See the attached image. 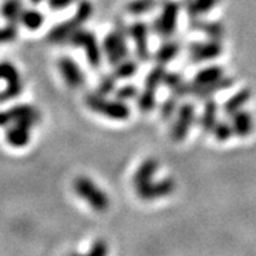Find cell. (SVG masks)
<instances>
[{"label": "cell", "instance_id": "obj_13", "mask_svg": "<svg viewBox=\"0 0 256 256\" xmlns=\"http://www.w3.org/2000/svg\"><path fill=\"white\" fill-rule=\"evenodd\" d=\"M194 22L196 30H201L202 33H205L212 40H220L224 37V28L220 23H204V22H198V18H195Z\"/></svg>", "mask_w": 256, "mask_h": 256}, {"label": "cell", "instance_id": "obj_7", "mask_svg": "<svg viewBox=\"0 0 256 256\" xmlns=\"http://www.w3.org/2000/svg\"><path fill=\"white\" fill-rule=\"evenodd\" d=\"M216 122H218V104L212 98H208L200 118V127L205 134H210Z\"/></svg>", "mask_w": 256, "mask_h": 256}, {"label": "cell", "instance_id": "obj_15", "mask_svg": "<svg viewBox=\"0 0 256 256\" xmlns=\"http://www.w3.org/2000/svg\"><path fill=\"white\" fill-rule=\"evenodd\" d=\"M176 101H178V97L171 96V97L162 104V107H161V116H162V118L168 120L171 118L174 114H176V110H178V102H176Z\"/></svg>", "mask_w": 256, "mask_h": 256}, {"label": "cell", "instance_id": "obj_2", "mask_svg": "<svg viewBox=\"0 0 256 256\" xmlns=\"http://www.w3.org/2000/svg\"><path fill=\"white\" fill-rule=\"evenodd\" d=\"M195 107L190 102H184L182 106L178 107L176 110V118H175L172 128H171V138L175 142L184 141L188 137L191 127L195 121Z\"/></svg>", "mask_w": 256, "mask_h": 256}, {"label": "cell", "instance_id": "obj_10", "mask_svg": "<svg viewBox=\"0 0 256 256\" xmlns=\"http://www.w3.org/2000/svg\"><path fill=\"white\" fill-rule=\"evenodd\" d=\"M218 4V0H188L186 10L191 18H200V16L208 13Z\"/></svg>", "mask_w": 256, "mask_h": 256}, {"label": "cell", "instance_id": "obj_14", "mask_svg": "<svg viewBox=\"0 0 256 256\" xmlns=\"http://www.w3.org/2000/svg\"><path fill=\"white\" fill-rule=\"evenodd\" d=\"M210 134H214V137L216 138V141H220V142H225L232 136H235L232 126L229 122H225V121H218Z\"/></svg>", "mask_w": 256, "mask_h": 256}, {"label": "cell", "instance_id": "obj_12", "mask_svg": "<svg viewBox=\"0 0 256 256\" xmlns=\"http://www.w3.org/2000/svg\"><path fill=\"white\" fill-rule=\"evenodd\" d=\"M132 36L136 40V44H137L138 54L141 58H146L148 56V42H146V24L142 23H138L132 28Z\"/></svg>", "mask_w": 256, "mask_h": 256}, {"label": "cell", "instance_id": "obj_3", "mask_svg": "<svg viewBox=\"0 0 256 256\" xmlns=\"http://www.w3.org/2000/svg\"><path fill=\"white\" fill-rule=\"evenodd\" d=\"M180 16V6L175 2H168L162 8L161 14L154 22V30L158 36L168 38L175 33Z\"/></svg>", "mask_w": 256, "mask_h": 256}, {"label": "cell", "instance_id": "obj_11", "mask_svg": "<svg viewBox=\"0 0 256 256\" xmlns=\"http://www.w3.org/2000/svg\"><path fill=\"white\" fill-rule=\"evenodd\" d=\"M180 53V44L176 42H166L156 52V60L160 64L170 63Z\"/></svg>", "mask_w": 256, "mask_h": 256}, {"label": "cell", "instance_id": "obj_5", "mask_svg": "<svg viewBox=\"0 0 256 256\" xmlns=\"http://www.w3.org/2000/svg\"><path fill=\"white\" fill-rule=\"evenodd\" d=\"M232 86H234V78H230V77H222L218 82L206 84V86H195L191 82V94L195 96L196 98L208 100V98H212V96H215L216 92L230 88Z\"/></svg>", "mask_w": 256, "mask_h": 256}, {"label": "cell", "instance_id": "obj_16", "mask_svg": "<svg viewBox=\"0 0 256 256\" xmlns=\"http://www.w3.org/2000/svg\"><path fill=\"white\" fill-rule=\"evenodd\" d=\"M156 6V0H136L131 6H130V10L132 13H144V12H148Z\"/></svg>", "mask_w": 256, "mask_h": 256}, {"label": "cell", "instance_id": "obj_4", "mask_svg": "<svg viewBox=\"0 0 256 256\" xmlns=\"http://www.w3.org/2000/svg\"><path fill=\"white\" fill-rule=\"evenodd\" d=\"M222 54V46L220 40H212L208 42H200V43H191L188 47V56L192 63H204L215 60Z\"/></svg>", "mask_w": 256, "mask_h": 256}, {"label": "cell", "instance_id": "obj_8", "mask_svg": "<svg viewBox=\"0 0 256 256\" xmlns=\"http://www.w3.org/2000/svg\"><path fill=\"white\" fill-rule=\"evenodd\" d=\"M250 96H252V92H250L249 88L239 90L236 94H234L230 98H228V100L224 102V107H222L224 114L228 116V117H232L239 110H244V107L246 106L248 101L250 100Z\"/></svg>", "mask_w": 256, "mask_h": 256}, {"label": "cell", "instance_id": "obj_1", "mask_svg": "<svg viewBox=\"0 0 256 256\" xmlns=\"http://www.w3.org/2000/svg\"><path fill=\"white\" fill-rule=\"evenodd\" d=\"M158 170V164L154 160H148L144 164L140 166V170L136 174L134 182H136V190L140 194V196L146 200H156V198H162L170 194H172L175 190L174 180L166 178L160 182H154L152 178Z\"/></svg>", "mask_w": 256, "mask_h": 256}, {"label": "cell", "instance_id": "obj_6", "mask_svg": "<svg viewBox=\"0 0 256 256\" xmlns=\"http://www.w3.org/2000/svg\"><path fill=\"white\" fill-rule=\"evenodd\" d=\"M230 118H232L230 126H232L235 136L245 138L252 134V131H254V117H252V114L249 111L239 110Z\"/></svg>", "mask_w": 256, "mask_h": 256}, {"label": "cell", "instance_id": "obj_9", "mask_svg": "<svg viewBox=\"0 0 256 256\" xmlns=\"http://www.w3.org/2000/svg\"><path fill=\"white\" fill-rule=\"evenodd\" d=\"M225 72L220 66H208L205 68L200 70L195 74V78L192 80V84L195 86H206V84H212V82L220 80Z\"/></svg>", "mask_w": 256, "mask_h": 256}]
</instances>
